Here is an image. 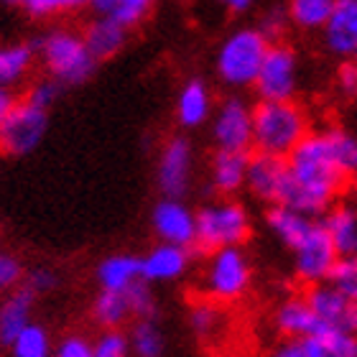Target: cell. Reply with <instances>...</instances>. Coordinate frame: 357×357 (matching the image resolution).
Segmentation results:
<instances>
[{
    "instance_id": "cell-25",
    "label": "cell",
    "mask_w": 357,
    "mask_h": 357,
    "mask_svg": "<svg viewBox=\"0 0 357 357\" xmlns=\"http://www.w3.org/2000/svg\"><path fill=\"white\" fill-rule=\"evenodd\" d=\"M36 61V46L26 41L15 44H0V84L15 87L31 75Z\"/></svg>"
},
{
    "instance_id": "cell-13",
    "label": "cell",
    "mask_w": 357,
    "mask_h": 357,
    "mask_svg": "<svg viewBox=\"0 0 357 357\" xmlns=\"http://www.w3.org/2000/svg\"><path fill=\"white\" fill-rule=\"evenodd\" d=\"M151 227L161 243L194 248V209L184 199L164 197L151 212Z\"/></svg>"
},
{
    "instance_id": "cell-12",
    "label": "cell",
    "mask_w": 357,
    "mask_h": 357,
    "mask_svg": "<svg viewBox=\"0 0 357 357\" xmlns=\"http://www.w3.org/2000/svg\"><path fill=\"white\" fill-rule=\"evenodd\" d=\"M304 298L306 304L312 306V312L317 314V319L321 321L324 329H335V332L357 337V301L342 296L327 281L309 286Z\"/></svg>"
},
{
    "instance_id": "cell-27",
    "label": "cell",
    "mask_w": 357,
    "mask_h": 357,
    "mask_svg": "<svg viewBox=\"0 0 357 357\" xmlns=\"http://www.w3.org/2000/svg\"><path fill=\"white\" fill-rule=\"evenodd\" d=\"M327 149L335 158V164L340 166V172L347 176V181L357 176V138L342 126H329L321 130Z\"/></svg>"
},
{
    "instance_id": "cell-44",
    "label": "cell",
    "mask_w": 357,
    "mask_h": 357,
    "mask_svg": "<svg viewBox=\"0 0 357 357\" xmlns=\"http://www.w3.org/2000/svg\"><path fill=\"white\" fill-rule=\"evenodd\" d=\"M15 102H18V97H15L13 87H3V84H0V126H3V120L8 118V112L13 110Z\"/></svg>"
},
{
    "instance_id": "cell-33",
    "label": "cell",
    "mask_w": 357,
    "mask_h": 357,
    "mask_svg": "<svg viewBox=\"0 0 357 357\" xmlns=\"http://www.w3.org/2000/svg\"><path fill=\"white\" fill-rule=\"evenodd\" d=\"M6 6L23 8L31 18H54V15H64V13H77L87 8L92 0H3Z\"/></svg>"
},
{
    "instance_id": "cell-24",
    "label": "cell",
    "mask_w": 357,
    "mask_h": 357,
    "mask_svg": "<svg viewBox=\"0 0 357 357\" xmlns=\"http://www.w3.org/2000/svg\"><path fill=\"white\" fill-rule=\"evenodd\" d=\"M314 222H317L314 217L301 215V212L286 207V204H268V212H266L268 230L273 232V238L281 240L289 250L304 238L306 232L312 230Z\"/></svg>"
},
{
    "instance_id": "cell-22",
    "label": "cell",
    "mask_w": 357,
    "mask_h": 357,
    "mask_svg": "<svg viewBox=\"0 0 357 357\" xmlns=\"http://www.w3.org/2000/svg\"><path fill=\"white\" fill-rule=\"evenodd\" d=\"M82 38L87 44L89 54L97 59V64L105 59H112L118 56L128 44V29L120 26V23L105 18V15H95L92 21L84 26Z\"/></svg>"
},
{
    "instance_id": "cell-46",
    "label": "cell",
    "mask_w": 357,
    "mask_h": 357,
    "mask_svg": "<svg viewBox=\"0 0 357 357\" xmlns=\"http://www.w3.org/2000/svg\"><path fill=\"white\" fill-rule=\"evenodd\" d=\"M350 184H352V189H355V197H357V176H355V178H352Z\"/></svg>"
},
{
    "instance_id": "cell-37",
    "label": "cell",
    "mask_w": 357,
    "mask_h": 357,
    "mask_svg": "<svg viewBox=\"0 0 357 357\" xmlns=\"http://www.w3.org/2000/svg\"><path fill=\"white\" fill-rule=\"evenodd\" d=\"M130 340L123 329H102V335L92 342V357H128Z\"/></svg>"
},
{
    "instance_id": "cell-14",
    "label": "cell",
    "mask_w": 357,
    "mask_h": 357,
    "mask_svg": "<svg viewBox=\"0 0 357 357\" xmlns=\"http://www.w3.org/2000/svg\"><path fill=\"white\" fill-rule=\"evenodd\" d=\"M319 33L332 56L352 59L357 49V0H335Z\"/></svg>"
},
{
    "instance_id": "cell-5",
    "label": "cell",
    "mask_w": 357,
    "mask_h": 357,
    "mask_svg": "<svg viewBox=\"0 0 357 357\" xmlns=\"http://www.w3.org/2000/svg\"><path fill=\"white\" fill-rule=\"evenodd\" d=\"M268 46L271 44L255 26H243L227 33L215 56V72L220 82L232 89L253 87Z\"/></svg>"
},
{
    "instance_id": "cell-7",
    "label": "cell",
    "mask_w": 357,
    "mask_h": 357,
    "mask_svg": "<svg viewBox=\"0 0 357 357\" xmlns=\"http://www.w3.org/2000/svg\"><path fill=\"white\" fill-rule=\"evenodd\" d=\"M49 133V110L36 107L29 100H18L0 126V153L8 158H23L33 153Z\"/></svg>"
},
{
    "instance_id": "cell-10",
    "label": "cell",
    "mask_w": 357,
    "mask_h": 357,
    "mask_svg": "<svg viewBox=\"0 0 357 357\" xmlns=\"http://www.w3.org/2000/svg\"><path fill=\"white\" fill-rule=\"evenodd\" d=\"M194 174V146L184 135H174L161 146L156 161L158 192L169 199H184L192 186Z\"/></svg>"
},
{
    "instance_id": "cell-35",
    "label": "cell",
    "mask_w": 357,
    "mask_h": 357,
    "mask_svg": "<svg viewBox=\"0 0 357 357\" xmlns=\"http://www.w3.org/2000/svg\"><path fill=\"white\" fill-rule=\"evenodd\" d=\"M128 306H130V314L135 319H156L158 317V304H156V294L151 289V283L135 281L133 286H128L126 291Z\"/></svg>"
},
{
    "instance_id": "cell-1",
    "label": "cell",
    "mask_w": 357,
    "mask_h": 357,
    "mask_svg": "<svg viewBox=\"0 0 357 357\" xmlns=\"http://www.w3.org/2000/svg\"><path fill=\"white\" fill-rule=\"evenodd\" d=\"M286 172L289 176L278 204L314 220H319L350 186L329 153L321 130H309L306 138H301V143L286 156Z\"/></svg>"
},
{
    "instance_id": "cell-28",
    "label": "cell",
    "mask_w": 357,
    "mask_h": 357,
    "mask_svg": "<svg viewBox=\"0 0 357 357\" xmlns=\"http://www.w3.org/2000/svg\"><path fill=\"white\" fill-rule=\"evenodd\" d=\"M130 306H128L126 294L120 291H102L92 301V319L102 329H120L130 319Z\"/></svg>"
},
{
    "instance_id": "cell-17",
    "label": "cell",
    "mask_w": 357,
    "mask_h": 357,
    "mask_svg": "<svg viewBox=\"0 0 357 357\" xmlns=\"http://www.w3.org/2000/svg\"><path fill=\"white\" fill-rule=\"evenodd\" d=\"M250 151H215L209 161V186L220 197H235L245 189Z\"/></svg>"
},
{
    "instance_id": "cell-45",
    "label": "cell",
    "mask_w": 357,
    "mask_h": 357,
    "mask_svg": "<svg viewBox=\"0 0 357 357\" xmlns=\"http://www.w3.org/2000/svg\"><path fill=\"white\" fill-rule=\"evenodd\" d=\"M225 10H230V13L240 15V13H248L250 8L255 6V0H217Z\"/></svg>"
},
{
    "instance_id": "cell-21",
    "label": "cell",
    "mask_w": 357,
    "mask_h": 357,
    "mask_svg": "<svg viewBox=\"0 0 357 357\" xmlns=\"http://www.w3.org/2000/svg\"><path fill=\"white\" fill-rule=\"evenodd\" d=\"M273 327L281 332L286 340H298V337H312L324 332L321 321L306 304L304 296H291L281 301V306L273 312Z\"/></svg>"
},
{
    "instance_id": "cell-6",
    "label": "cell",
    "mask_w": 357,
    "mask_h": 357,
    "mask_svg": "<svg viewBox=\"0 0 357 357\" xmlns=\"http://www.w3.org/2000/svg\"><path fill=\"white\" fill-rule=\"evenodd\" d=\"M253 281L250 258L243 250V245L220 248L207 253V266L202 273V291L207 298L217 304H232L245 296Z\"/></svg>"
},
{
    "instance_id": "cell-29",
    "label": "cell",
    "mask_w": 357,
    "mask_h": 357,
    "mask_svg": "<svg viewBox=\"0 0 357 357\" xmlns=\"http://www.w3.org/2000/svg\"><path fill=\"white\" fill-rule=\"evenodd\" d=\"M335 0H289L286 3V13L294 29L301 31H321V26L327 23L329 10H332Z\"/></svg>"
},
{
    "instance_id": "cell-26",
    "label": "cell",
    "mask_w": 357,
    "mask_h": 357,
    "mask_svg": "<svg viewBox=\"0 0 357 357\" xmlns=\"http://www.w3.org/2000/svg\"><path fill=\"white\" fill-rule=\"evenodd\" d=\"M156 3L158 0H92L89 6L95 8L97 15H105L130 31L153 13Z\"/></svg>"
},
{
    "instance_id": "cell-16",
    "label": "cell",
    "mask_w": 357,
    "mask_h": 357,
    "mask_svg": "<svg viewBox=\"0 0 357 357\" xmlns=\"http://www.w3.org/2000/svg\"><path fill=\"white\" fill-rule=\"evenodd\" d=\"M192 266V248L158 243L146 255H141V278L146 283L178 281Z\"/></svg>"
},
{
    "instance_id": "cell-2",
    "label": "cell",
    "mask_w": 357,
    "mask_h": 357,
    "mask_svg": "<svg viewBox=\"0 0 357 357\" xmlns=\"http://www.w3.org/2000/svg\"><path fill=\"white\" fill-rule=\"evenodd\" d=\"M312 130L304 105L296 100H258L253 105V149L286 158Z\"/></svg>"
},
{
    "instance_id": "cell-30",
    "label": "cell",
    "mask_w": 357,
    "mask_h": 357,
    "mask_svg": "<svg viewBox=\"0 0 357 357\" xmlns=\"http://www.w3.org/2000/svg\"><path fill=\"white\" fill-rule=\"evenodd\" d=\"M128 340H130V352H135L138 357H164L166 337L156 319H138Z\"/></svg>"
},
{
    "instance_id": "cell-40",
    "label": "cell",
    "mask_w": 357,
    "mask_h": 357,
    "mask_svg": "<svg viewBox=\"0 0 357 357\" xmlns=\"http://www.w3.org/2000/svg\"><path fill=\"white\" fill-rule=\"evenodd\" d=\"M335 84L340 95L347 97V100H355L357 97V61L355 59H340Z\"/></svg>"
},
{
    "instance_id": "cell-19",
    "label": "cell",
    "mask_w": 357,
    "mask_h": 357,
    "mask_svg": "<svg viewBox=\"0 0 357 357\" xmlns=\"http://www.w3.org/2000/svg\"><path fill=\"white\" fill-rule=\"evenodd\" d=\"M327 238L335 245L337 258L357 255V204L352 202H335L332 207L319 217Z\"/></svg>"
},
{
    "instance_id": "cell-9",
    "label": "cell",
    "mask_w": 357,
    "mask_h": 357,
    "mask_svg": "<svg viewBox=\"0 0 357 357\" xmlns=\"http://www.w3.org/2000/svg\"><path fill=\"white\" fill-rule=\"evenodd\" d=\"M212 141L217 151L253 149V105L245 97L230 95L212 110Z\"/></svg>"
},
{
    "instance_id": "cell-15",
    "label": "cell",
    "mask_w": 357,
    "mask_h": 357,
    "mask_svg": "<svg viewBox=\"0 0 357 357\" xmlns=\"http://www.w3.org/2000/svg\"><path fill=\"white\" fill-rule=\"evenodd\" d=\"M286 158L268 156L258 153L248 158V174H245V189L253 194L255 199L266 202V204H278L286 186Z\"/></svg>"
},
{
    "instance_id": "cell-39",
    "label": "cell",
    "mask_w": 357,
    "mask_h": 357,
    "mask_svg": "<svg viewBox=\"0 0 357 357\" xmlns=\"http://www.w3.org/2000/svg\"><path fill=\"white\" fill-rule=\"evenodd\" d=\"M56 97H59V84L46 77V79H38V82L31 84L23 100L33 102L36 107H44V110H49V107L56 102Z\"/></svg>"
},
{
    "instance_id": "cell-36",
    "label": "cell",
    "mask_w": 357,
    "mask_h": 357,
    "mask_svg": "<svg viewBox=\"0 0 357 357\" xmlns=\"http://www.w3.org/2000/svg\"><path fill=\"white\" fill-rule=\"evenodd\" d=\"M255 29L266 36L268 44H278V41H283V36H286V33H289V29H291L286 6L268 8L266 13L261 15V21H258V26H255Z\"/></svg>"
},
{
    "instance_id": "cell-4",
    "label": "cell",
    "mask_w": 357,
    "mask_h": 357,
    "mask_svg": "<svg viewBox=\"0 0 357 357\" xmlns=\"http://www.w3.org/2000/svg\"><path fill=\"white\" fill-rule=\"evenodd\" d=\"M194 248H199L202 253L243 245L253 232L248 207L232 197L204 204L199 212H194Z\"/></svg>"
},
{
    "instance_id": "cell-41",
    "label": "cell",
    "mask_w": 357,
    "mask_h": 357,
    "mask_svg": "<svg viewBox=\"0 0 357 357\" xmlns=\"http://www.w3.org/2000/svg\"><path fill=\"white\" fill-rule=\"evenodd\" d=\"M26 278V289L33 294V296H41V294H49V291L56 289V283H59V275L54 273L52 268H33L29 273H23Z\"/></svg>"
},
{
    "instance_id": "cell-48",
    "label": "cell",
    "mask_w": 357,
    "mask_h": 357,
    "mask_svg": "<svg viewBox=\"0 0 357 357\" xmlns=\"http://www.w3.org/2000/svg\"><path fill=\"white\" fill-rule=\"evenodd\" d=\"M352 357H357V355H352Z\"/></svg>"
},
{
    "instance_id": "cell-18",
    "label": "cell",
    "mask_w": 357,
    "mask_h": 357,
    "mask_svg": "<svg viewBox=\"0 0 357 357\" xmlns=\"http://www.w3.org/2000/svg\"><path fill=\"white\" fill-rule=\"evenodd\" d=\"M212 110H215V97H212V89H209V84L204 79L194 77V79L181 84L176 95L178 126L186 128V130L202 128L204 123H209Z\"/></svg>"
},
{
    "instance_id": "cell-3",
    "label": "cell",
    "mask_w": 357,
    "mask_h": 357,
    "mask_svg": "<svg viewBox=\"0 0 357 357\" xmlns=\"http://www.w3.org/2000/svg\"><path fill=\"white\" fill-rule=\"evenodd\" d=\"M33 46L49 79H54L59 87H79L95 75L97 59L89 54L79 31L52 29Z\"/></svg>"
},
{
    "instance_id": "cell-20",
    "label": "cell",
    "mask_w": 357,
    "mask_h": 357,
    "mask_svg": "<svg viewBox=\"0 0 357 357\" xmlns=\"http://www.w3.org/2000/svg\"><path fill=\"white\" fill-rule=\"evenodd\" d=\"M33 301L36 296L26 286L6 291V298L0 301V344L3 347H10L15 337L33 321Z\"/></svg>"
},
{
    "instance_id": "cell-42",
    "label": "cell",
    "mask_w": 357,
    "mask_h": 357,
    "mask_svg": "<svg viewBox=\"0 0 357 357\" xmlns=\"http://www.w3.org/2000/svg\"><path fill=\"white\" fill-rule=\"evenodd\" d=\"M52 357H92V342L82 335H69L54 347Z\"/></svg>"
},
{
    "instance_id": "cell-31",
    "label": "cell",
    "mask_w": 357,
    "mask_h": 357,
    "mask_svg": "<svg viewBox=\"0 0 357 357\" xmlns=\"http://www.w3.org/2000/svg\"><path fill=\"white\" fill-rule=\"evenodd\" d=\"M10 355L13 357H52L54 355V344L49 329L31 321L29 327L23 329L21 335L10 342Z\"/></svg>"
},
{
    "instance_id": "cell-8",
    "label": "cell",
    "mask_w": 357,
    "mask_h": 357,
    "mask_svg": "<svg viewBox=\"0 0 357 357\" xmlns=\"http://www.w3.org/2000/svg\"><path fill=\"white\" fill-rule=\"evenodd\" d=\"M253 89L258 100H294L298 92V56L289 44L268 46Z\"/></svg>"
},
{
    "instance_id": "cell-34",
    "label": "cell",
    "mask_w": 357,
    "mask_h": 357,
    "mask_svg": "<svg viewBox=\"0 0 357 357\" xmlns=\"http://www.w3.org/2000/svg\"><path fill=\"white\" fill-rule=\"evenodd\" d=\"M327 283L335 286L342 296L357 301V255H342L337 258L327 275Z\"/></svg>"
},
{
    "instance_id": "cell-32",
    "label": "cell",
    "mask_w": 357,
    "mask_h": 357,
    "mask_svg": "<svg viewBox=\"0 0 357 357\" xmlns=\"http://www.w3.org/2000/svg\"><path fill=\"white\" fill-rule=\"evenodd\" d=\"M189 327L199 340H212V337L220 335V329L225 327V314L220 309L217 301L212 298H204V301H197L189 309Z\"/></svg>"
},
{
    "instance_id": "cell-43",
    "label": "cell",
    "mask_w": 357,
    "mask_h": 357,
    "mask_svg": "<svg viewBox=\"0 0 357 357\" xmlns=\"http://www.w3.org/2000/svg\"><path fill=\"white\" fill-rule=\"evenodd\" d=\"M268 357H314V355L304 337H298V340H283L281 344H275Z\"/></svg>"
},
{
    "instance_id": "cell-11",
    "label": "cell",
    "mask_w": 357,
    "mask_h": 357,
    "mask_svg": "<svg viewBox=\"0 0 357 357\" xmlns=\"http://www.w3.org/2000/svg\"><path fill=\"white\" fill-rule=\"evenodd\" d=\"M291 253H294V275L304 286L327 281L329 271H332V266L337 261L335 245L327 238L319 220L312 225V230L306 232L296 245L291 248Z\"/></svg>"
},
{
    "instance_id": "cell-38",
    "label": "cell",
    "mask_w": 357,
    "mask_h": 357,
    "mask_svg": "<svg viewBox=\"0 0 357 357\" xmlns=\"http://www.w3.org/2000/svg\"><path fill=\"white\" fill-rule=\"evenodd\" d=\"M23 281V263L8 250H0V294L15 289Z\"/></svg>"
},
{
    "instance_id": "cell-23",
    "label": "cell",
    "mask_w": 357,
    "mask_h": 357,
    "mask_svg": "<svg viewBox=\"0 0 357 357\" xmlns=\"http://www.w3.org/2000/svg\"><path fill=\"white\" fill-rule=\"evenodd\" d=\"M141 281V255L112 253L97 266V283L102 291H123Z\"/></svg>"
},
{
    "instance_id": "cell-47",
    "label": "cell",
    "mask_w": 357,
    "mask_h": 357,
    "mask_svg": "<svg viewBox=\"0 0 357 357\" xmlns=\"http://www.w3.org/2000/svg\"><path fill=\"white\" fill-rule=\"evenodd\" d=\"M352 59H355V61H357V49H355V54H352Z\"/></svg>"
}]
</instances>
